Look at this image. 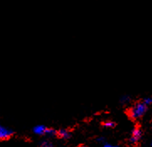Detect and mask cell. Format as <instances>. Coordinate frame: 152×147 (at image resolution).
<instances>
[{
	"label": "cell",
	"mask_w": 152,
	"mask_h": 147,
	"mask_svg": "<svg viewBox=\"0 0 152 147\" xmlns=\"http://www.w3.org/2000/svg\"><path fill=\"white\" fill-rule=\"evenodd\" d=\"M147 109V105H145L144 102H140V103H135L132 108L129 109V114L132 118H139L142 117L146 112Z\"/></svg>",
	"instance_id": "obj_1"
},
{
	"label": "cell",
	"mask_w": 152,
	"mask_h": 147,
	"mask_svg": "<svg viewBox=\"0 0 152 147\" xmlns=\"http://www.w3.org/2000/svg\"><path fill=\"white\" fill-rule=\"evenodd\" d=\"M13 135V130L10 128L2 126L0 127V139L1 140H6L10 138Z\"/></svg>",
	"instance_id": "obj_2"
},
{
	"label": "cell",
	"mask_w": 152,
	"mask_h": 147,
	"mask_svg": "<svg viewBox=\"0 0 152 147\" xmlns=\"http://www.w3.org/2000/svg\"><path fill=\"white\" fill-rule=\"evenodd\" d=\"M142 135V131L140 128H134L133 129L132 135H131V137H130V142L131 143H136L140 139Z\"/></svg>",
	"instance_id": "obj_3"
},
{
	"label": "cell",
	"mask_w": 152,
	"mask_h": 147,
	"mask_svg": "<svg viewBox=\"0 0 152 147\" xmlns=\"http://www.w3.org/2000/svg\"><path fill=\"white\" fill-rule=\"evenodd\" d=\"M33 131H34V134L39 135H44V134H45L46 128L45 127L44 125L39 124V125H36V126L33 129Z\"/></svg>",
	"instance_id": "obj_4"
},
{
	"label": "cell",
	"mask_w": 152,
	"mask_h": 147,
	"mask_svg": "<svg viewBox=\"0 0 152 147\" xmlns=\"http://www.w3.org/2000/svg\"><path fill=\"white\" fill-rule=\"evenodd\" d=\"M58 135H59L60 137L63 138V139H67L70 136V133L66 129H61V130H59Z\"/></svg>",
	"instance_id": "obj_5"
},
{
	"label": "cell",
	"mask_w": 152,
	"mask_h": 147,
	"mask_svg": "<svg viewBox=\"0 0 152 147\" xmlns=\"http://www.w3.org/2000/svg\"><path fill=\"white\" fill-rule=\"evenodd\" d=\"M45 134H46L47 135H49V136H54V135H56L57 134V132L54 129L50 128V129H46Z\"/></svg>",
	"instance_id": "obj_6"
},
{
	"label": "cell",
	"mask_w": 152,
	"mask_h": 147,
	"mask_svg": "<svg viewBox=\"0 0 152 147\" xmlns=\"http://www.w3.org/2000/svg\"><path fill=\"white\" fill-rule=\"evenodd\" d=\"M40 147H53L52 144L48 140H44L40 144Z\"/></svg>",
	"instance_id": "obj_7"
},
{
	"label": "cell",
	"mask_w": 152,
	"mask_h": 147,
	"mask_svg": "<svg viewBox=\"0 0 152 147\" xmlns=\"http://www.w3.org/2000/svg\"><path fill=\"white\" fill-rule=\"evenodd\" d=\"M129 97L128 96V95H124V96H123L122 98H121V102L123 103H126L128 102H129Z\"/></svg>",
	"instance_id": "obj_8"
},
{
	"label": "cell",
	"mask_w": 152,
	"mask_h": 147,
	"mask_svg": "<svg viewBox=\"0 0 152 147\" xmlns=\"http://www.w3.org/2000/svg\"><path fill=\"white\" fill-rule=\"evenodd\" d=\"M144 103L145 104V105H150V104H151L152 103V98H144Z\"/></svg>",
	"instance_id": "obj_9"
},
{
	"label": "cell",
	"mask_w": 152,
	"mask_h": 147,
	"mask_svg": "<svg viewBox=\"0 0 152 147\" xmlns=\"http://www.w3.org/2000/svg\"><path fill=\"white\" fill-rule=\"evenodd\" d=\"M104 126L105 127H113L114 126V123L113 121H106L104 123Z\"/></svg>",
	"instance_id": "obj_10"
},
{
	"label": "cell",
	"mask_w": 152,
	"mask_h": 147,
	"mask_svg": "<svg viewBox=\"0 0 152 147\" xmlns=\"http://www.w3.org/2000/svg\"><path fill=\"white\" fill-rule=\"evenodd\" d=\"M103 147H118V146H117L111 145V144H105V145H103Z\"/></svg>",
	"instance_id": "obj_11"
},
{
	"label": "cell",
	"mask_w": 152,
	"mask_h": 147,
	"mask_svg": "<svg viewBox=\"0 0 152 147\" xmlns=\"http://www.w3.org/2000/svg\"><path fill=\"white\" fill-rule=\"evenodd\" d=\"M103 140H104V139H103V138H102V137L98 138V140L99 141V142H102V141H103Z\"/></svg>",
	"instance_id": "obj_12"
},
{
	"label": "cell",
	"mask_w": 152,
	"mask_h": 147,
	"mask_svg": "<svg viewBox=\"0 0 152 147\" xmlns=\"http://www.w3.org/2000/svg\"><path fill=\"white\" fill-rule=\"evenodd\" d=\"M79 147H88V146H79Z\"/></svg>",
	"instance_id": "obj_13"
},
{
	"label": "cell",
	"mask_w": 152,
	"mask_h": 147,
	"mask_svg": "<svg viewBox=\"0 0 152 147\" xmlns=\"http://www.w3.org/2000/svg\"><path fill=\"white\" fill-rule=\"evenodd\" d=\"M151 146H152V140H151Z\"/></svg>",
	"instance_id": "obj_14"
}]
</instances>
